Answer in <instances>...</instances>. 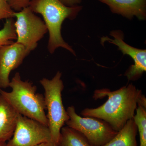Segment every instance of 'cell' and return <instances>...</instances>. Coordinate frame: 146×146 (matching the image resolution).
<instances>
[{
    "mask_svg": "<svg viewBox=\"0 0 146 146\" xmlns=\"http://www.w3.org/2000/svg\"><path fill=\"white\" fill-rule=\"evenodd\" d=\"M62 74L58 71L52 79L43 78L40 84L44 90V100L48 127L52 141L58 144L60 130L69 119V115L63 106L62 92L64 86L61 78Z\"/></svg>",
    "mask_w": 146,
    "mask_h": 146,
    "instance_id": "obj_4",
    "label": "cell"
},
{
    "mask_svg": "<svg viewBox=\"0 0 146 146\" xmlns=\"http://www.w3.org/2000/svg\"><path fill=\"white\" fill-rule=\"evenodd\" d=\"M109 7L112 13L129 19L136 16L140 20L146 18V0H99Z\"/></svg>",
    "mask_w": 146,
    "mask_h": 146,
    "instance_id": "obj_10",
    "label": "cell"
},
{
    "mask_svg": "<svg viewBox=\"0 0 146 146\" xmlns=\"http://www.w3.org/2000/svg\"><path fill=\"white\" fill-rule=\"evenodd\" d=\"M138 128L133 119L128 121L109 142L101 146H137Z\"/></svg>",
    "mask_w": 146,
    "mask_h": 146,
    "instance_id": "obj_12",
    "label": "cell"
},
{
    "mask_svg": "<svg viewBox=\"0 0 146 146\" xmlns=\"http://www.w3.org/2000/svg\"><path fill=\"white\" fill-rule=\"evenodd\" d=\"M29 53L17 42L0 48V89L9 87L11 72L22 64Z\"/></svg>",
    "mask_w": 146,
    "mask_h": 146,
    "instance_id": "obj_9",
    "label": "cell"
},
{
    "mask_svg": "<svg viewBox=\"0 0 146 146\" xmlns=\"http://www.w3.org/2000/svg\"><path fill=\"white\" fill-rule=\"evenodd\" d=\"M29 7L44 18L49 35L48 49L50 53H53L56 49L61 47L76 56L75 52L62 37L61 26L65 19H74L82 7L67 6L60 0H32Z\"/></svg>",
    "mask_w": 146,
    "mask_h": 146,
    "instance_id": "obj_2",
    "label": "cell"
},
{
    "mask_svg": "<svg viewBox=\"0 0 146 146\" xmlns=\"http://www.w3.org/2000/svg\"><path fill=\"white\" fill-rule=\"evenodd\" d=\"M10 7L15 12H18L28 7L32 0H7Z\"/></svg>",
    "mask_w": 146,
    "mask_h": 146,
    "instance_id": "obj_17",
    "label": "cell"
},
{
    "mask_svg": "<svg viewBox=\"0 0 146 146\" xmlns=\"http://www.w3.org/2000/svg\"><path fill=\"white\" fill-rule=\"evenodd\" d=\"M9 87L11 92L0 89V94L16 112L48 126L44 97L37 93V87L31 82L23 81L19 72L15 74Z\"/></svg>",
    "mask_w": 146,
    "mask_h": 146,
    "instance_id": "obj_3",
    "label": "cell"
},
{
    "mask_svg": "<svg viewBox=\"0 0 146 146\" xmlns=\"http://www.w3.org/2000/svg\"><path fill=\"white\" fill-rule=\"evenodd\" d=\"M16 42L23 45L30 53L36 48L38 42L48 32L44 22L35 15L29 7L14 12Z\"/></svg>",
    "mask_w": 146,
    "mask_h": 146,
    "instance_id": "obj_6",
    "label": "cell"
},
{
    "mask_svg": "<svg viewBox=\"0 0 146 146\" xmlns=\"http://www.w3.org/2000/svg\"><path fill=\"white\" fill-rule=\"evenodd\" d=\"M133 119L140 136V146H146V107L138 104Z\"/></svg>",
    "mask_w": 146,
    "mask_h": 146,
    "instance_id": "obj_14",
    "label": "cell"
},
{
    "mask_svg": "<svg viewBox=\"0 0 146 146\" xmlns=\"http://www.w3.org/2000/svg\"><path fill=\"white\" fill-rule=\"evenodd\" d=\"M106 96L108 100L103 104L97 108H85L81 115L103 120L117 132L128 121L133 119L138 103L146 99L142 91L132 83L116 91L107 89L96 90L93 98L96 100Z\"/></svg>",
    "mask_w": 146,
    "mask_h": 146,
    "instance_id": "obj_1",
    "label": "cell"
},
{
    "mask_svg": "<svg viewBox=\"0 0 146 146\" xmlns=\"http://www.w3.org/2000/svg\"><path fill=\"white\" fill-rule=\"evenodd\" d=\"M110 34L113 39L107 36H103L102 37L101 41L102 44L108 42L116 45L123 54H127L133 59L134 65L130 66L126 71L124 75L129 80H137L146 71V50L136 48L127 44L123 41L122 32L119 30L113 31Z\"/></svg>",
    "mask_w": 146,
    "mask_h": 146,
    "instance_id": "obj_8",
    "label": "cell"
},
{
    "mask_svg": "<svg viewBox=\"0 0 146 146\" xmlns=\"http://www.w3.org/2000/svg\"><path fill=\"white\" fill-rule=\"evenodd\" d=\"M67 111L69 117V119L65 123L67 126L83 134L92 146L103 145L118 133L103 120L79 116L73 106L68 107Z\"/></svg>",
    "mask_w": 146,
    "mask_h": 146,
    "instance_id": "obj_5",
    "label": "cell"
},
{
    "mask_svg": "<svg viewBox=\"0 0 146 146\" xmlns=\"http://www.w3.org/2000/svg\"><path fill=\"white\" fill-rule=\"evenodd\" d=\"M35 146H59L52 141L44 142Z\"/></svg>",
    "mask_w": 146,
    "mask_h": 146,
    "instance_id": "obj_19",
    "label": "cell"
},
{
    "mask_svg": "<svg viewBox=\"0 0 146 146\" xmlns=\"http://www.w3.org/2000/svg\"><path fill=\"white\" fill-rule=\"evenodd\" d=\"M65 5L68 7L78 5L82 2V0H60Z\"/></svg>",
    "mask_w": 146,
    "mask_h": 146,
    "instance_id": "obj_18",
    "label": "cell"
},
{
    "mask_svg": "<svg viewBox=\"0 0 146 146\" xmlns=\"http://www.w3.org/2000/svg\"><path fill=\"white\" fill-rule=\"evenodd\" d=\"M14 23L13 18L6 19L3 27L0 30V48L12 44L17 39Z\"/></svg>",
    "mask_w": 146,
    "mask_h": 146,
    "instance_id": "obj_15",
    "label": "cell"
},
{
    "mask_svg": "<svg viewBox=\"0 0 146 146\" xmlns=\"http://www.w3.org/2000/svg\"><path fill=\"white\" fill-rule=\"evenodd\" d=\"M59 146H92L83 134L68 126L60 130Z\"/></svg>",
    "mask_w": 146,
    "mask_h": 146,
    "instance_id": "obj_13",
    "label": "cell"
},
{
    "mask_svg": "<svg viewBox=\"0 0 146 146\" xmlns=\"http://www.w3.org/2000/svg\"><path fill=\"white\" fill-rule=\"evenodd\" d=\"M14 12L7 0H0V22L3 19L14 18Z\"/></svg>",
    "mask_w": 146,
    "mask_h": 146,
    "instance_id": "obj_16",
    "label": "cell"
},
{
    "mask_svg": "<svg viewBox=\"0 0 146 146\" xmlns=\"http://www.w3.org/2000/svg\"><path fill=\"white\" fill-rule=\"evenodd\" d=\"M52 141L48 126L19 114L13 136L7 146H35Z\"/></svg>",
    "mask_w": 146,
    "mask_h": 146,
    "instance_id": "obj_7",
    "label": "cell"
},
{
    "mask_svg": "<svg viewBox=\"0 0 146 146\" xmlns=\"http://www.w3.org/2000/svg\"><path fill=\"white\" fill-rule=\"evenodd\" d=\"M0 146H7L6 143L0 142Z\"/></svg>",
    "mask_w": 146,
    "mask_h": 146,
    "instance_id": "obj_20",
    "label": "cell"
},
{
    "mask_svg": "<svg viewBox=\"0 0 146 146\" xmlns=\"http://www.w3.org/2000/svg\"><path fill=\"white\" fill-rule=\"evenodd\" d=\"M19 114L0 94V142L7 143L12 137Z\"/></svg>",
    "mask_w": 146,
    "mask_h": 146,
    "instance_id": "obj_11",
    "label": "cell"
}]
</instances>
